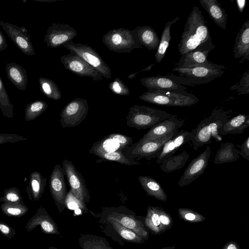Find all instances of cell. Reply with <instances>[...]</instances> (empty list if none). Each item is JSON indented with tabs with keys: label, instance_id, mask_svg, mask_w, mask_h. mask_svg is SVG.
I'll list each match as a JSON object with an SVG mask.
<instances>
[{
	"label": "cell",
	"instance_id": "cell-1",
	"mask_svg": "<svg viewBox=\"0 0 249 249\" xmlns=\"http://www.w3.org/2000/svg\"><path fill=\"white\" fill-rule=\"evenodd\" d=\"M178 46L181 56L195 50L212 51L215 48L207 22L198 7L195 6L188 16Z\"/></svg>",
	"mask_w": 249,
	"mask_h": 249
},
{
	"label": "cell",
	"instance_id": "cell-2",
	"mask_svg": "<svg viewBox=\"0 0 249 249\" xmlns=\"http://www.w3.org/2000/svg\"><path fill=\"white\" fill-rule=\"evenodd\" d=\"M230 118L228 112L215 108L210 116L205 118L195 129L193 137L190 140L194 150L196 151L202 146L212 142L213 139L217 142L222 141V136L218 129Z\"/></svg>",
	"mask_w": 249,
	"mask_h": 249
},
{
	"label": "cell",
	"instance_id": "cell-3",
	"mask_svg": "<svg viewBox=\"0 0 249 249\" xmlns=\"http://www.w3.org/2000/svg\"><path fill=\"white\" fill-rule=\"evenodd\" d=\"M172 71L177 73H167L165 76L183 86H195L210 83L220 77L225 70L204 67L193 68L174 67Z\"/></svg>",
	"mask_w": 249,
	"mask_h": 249
},
{
	"label": "cell",
	"instance_id": "cell-4",
	"mask_svg": "<svg viewBox=\"0 0 249 249\" xmlns=\"http://www.w3.org/2000/svg\"><path fill=\"white\" fill-rule=\"evenodd\" d=\"M172 115L165 111L135 105L129 108L126 125L137 129L150 128Z\"/></svg>",
	"mask_w": 249,
	"mask_h": 249
},
{
	"label": "cell",
	"instance_id": "cell-5",
	"mask_svg": "<svg viewBox=\"0 0 249 249\" xmlns=\"http://www.w3.org/2000/svg\"><path fill=\"white\" fill-rule=\"evenodd\" d=\"M139 98L152 104L167 107H189L199 101L196 95L190 93L183 94L163 90L147 91Z\"/></svg>",
	"mask_w": 249,
	"mask_h": 249
},
{
	"label": "cell",
	"instance_id": "cell-6",
	"mask_svg": "<svg viewBox=\"0 0 249 249\" xmlns=\"http://www.w3.org/2000/svg\"><path fill=\"white\" fill-rule=\"evenodd\" d=\"M178 131L177 130L164 136L145 142H137L127 147L123 153L126 158L137 161L157 158L164 144Z\"/></svg>",
	"mask_w": 249,
	"mask_h": 249
},
{
	"label": "cell",
	"instance_id": "cell-7",
	"mask_svg": "<svg viewBox=\"0 0 249 249\" xmlns=\"http://www.w3.org/2000/svg\"><path fill=\"white\" fill-rule=\"evenodd\" d=\"M102 42L110 51L119 53H130L142 48L134 39L131 30L123 27L108 31L103 36Z\"/></svg>",
	"mask_w": 249,
	"mask_h": 249
},
{
	"label": "cell",
	"instance_id": "cell-8",
	"mask_svg": "<svg viewBox=\"0 0 249 249\" xmlns=\"http://www.w3.org/2000/svg\"><path fill=\"white\" fill-rule=\"evenodd\" d=\"M62 47L81 57L95 69L103 77L111 79V69L97 52L89 45L71 41Z\"/></svg>",
	"mask_w": 249,
	"mask_h": 249
},
{
	"label": "cell",
	"instance_id": "cell-9",
	"mask_svg": "<svg viewBox=\"0 0 249 249\" xmlns=\"http://www.w3.org/2000/svg\"><path fill=\"white\" fill-rule=\"evenodd\" d=\"M86 99L77 98L67 104L60 113V123L63 128L75 127L81 124L89 112Z\"/></svg>",
	"mask_w": 249,
	"mask_h": 249
},
{
	"label": "cell",
	"instance_id": "cell-10",
	"mask_svg": "<svg viewBox=\"0 0 249 249\" xmlns=\"http://www.w3.org/2000/svg\"><path fill=\"white\" fill-rule=\"evenodd\" d=\"M62 167L72 195L84 204L85 202H89L90 195L82 174L70 160H64L62 162Z\"/></svg>",
	"mask_w": 249,
	"mask_h": 249
},
{
	"label": "cell",
	"instance_id": "cell-11",
	"mask_svg": "<svg viewBox=\"0 0 249 249\" xmlns=\"http://www.w3.org/2000/svg\"><path fill=\"white\" fill-rule=\"evenodd\" d=\"M59 59L65 69L80 77H90L95 81L103 79V76L95 69L73 52H70Z\"/></svg>",
	"mask_w": 249,
	"mask_h": 249
},
{
	"label": "cell",
	"instance_id": "cell-12",
	"mask_svg": "<svg viewBox=\"0 0 249 249\" xmlns=\"http://www.w3.org/2000/svg\"><path fill=\"white\" fill-rule=\"evenodd\" d=\"M77 35L76 30L66 23H52L44 37L47 47L56 48L73 40Z\"/></svg>",
	"mask_w": 249,
	"mask_h": 249
},
{
	"label": "cell",
	"instance_id": "cell-13",
	"mask_svg": "<svg viewBox=\"0 0 249 249\" xmlns=\"http://www.w3.org/2000/svg\"><path fill=\"white\" fill-rule=\"evenodd\" d=\"M211 155V149L207 146L205 150L191 160L177 184L179 187L187 186L203 174Z\"/></svg>",
	"mask_w": 249,
	"mask_h": 249
},
{
	"label": "cell",
	"instance_id": "cell-14",
	"mask_svg": "<svg viewBox=\"0 0 249 249\" xmlns=\"http://www.w3.org/2000/svg\"><path fill=\"white\" fill-rule=\"evenodd\" d=\"M0 25L11 40L22 53L28 55L35 54L31 36L25 28L2 21H0Z\"/></svg>",
	"mask_w": 249,
	"mask_h": 249
},
{
	"label": "cell",
	"instance_id": "cell-15",
	"mask_svg": "<svg viewBox=\"0 0 249 249\" xmlns=\"http://www.w3.org/2000/svg\"><path fill=\"white\" fill-rule=\"evenodd\" d=\"M63 168L56 164L50 176L49 188L52 197L59 212L65 207V200L67 195Z\"/></svg>",
	"mask_w": 249,
	"mask_h": 249
},
{
	"label": "cell",
	"instance_id": "cell-16",
	"mask_svg": "<svg viewBox=\"0 0 249 249\" xmlns=\"http://www.w3.org/2000/svg\"><path fill=\"white\" fill-rule=\"evenodd\" d=\"M210 52L209 50H195L182 55L175 65L179 68L204 67L219 70L226 69L224 65L208 60V56Z\"/></svg>",
	"mask_w": 249,
	"mask_h": 249
},
{
	"label": "cell",
	"instance_id": "cell-17",
	"mask_svg": "<svg viewBox=\"0 0 249 249\" xmlns=\"http://www.w3.org/2000/svg\"><path fill=\"white\" fill-rule=\"evenodd\" d=\"M140 81L148 91L163 90L183 94L189 93L184 86L165 76L158 75L145 77L141 79Z\"/></svg>",
	"mask_w": 249,
	"mask_h": 249
},
{
	"label": "cell",
	"instance_id": "cell-18",
	"mask_svg": "<svg viewBox=\"0 0 249 249\" xmlns=\"http://www.w3.org/2000/svg\"><path fill=\"white\" fill-rule=\"evenodd\" d=\"M184 123V120H180L176 115L172 114L169 118L150 128L138 142H145L164 136L178 130Z\"/></svg>",
	"mask_w": 249,
	"mask_h": 249
},
{
	"label": "cell",
	"instance_id": "cell-19",
	"mask_svg": "<svg viewBox=\"0 0 249 249\" xmlns=\"http://www.w3.org/2000/svg\"><path fill=\"white\" fill-rule=\"evenodd\" d=\"M195 129L191 131L181 130L163 145L157 158V163L160 164L164 160L173 156L183 145L193 137Z\"/></svg>",
	"mask_w": 249,
	"mask_h": 249
},
{
	"label": "cell",
	"instance_id": "cell-20",
	"mask_svg": "<svg viewBox=\"0 0 249 249\" xmlns=\"http://www.w3.org/2000/svg\"><path fill=\"white\" fill-rule=\"evenodd\" d=\"M37 226H40L44 233L59 234L57 225L42 206L37 209L36 213L29 220L25 228L27 231L29 232Z\"/></svg>",
	"mask_w": 249,
	"mask_h": 249
},
{
	"label": "cell",
	"instance_id": "cell-21",
	"mask_svg": "<svg viewBox=\"0 0 249 249\" xmlns=\"http://www.w3.org/2000/svg\"><path fill=\"white\" fill-rule=\"evenodd\" d=\"M233 52L235 59L241 58L240 64L249 60V19L243 24L237 34Z\"/></svg>",
	"mask_w": 249,
	"mask_h": 249
},
{
	"label": "cell",
	"instance_id": "cell-22",
	"mask_svg": "<svg viewBox=\"0 0 249 249\" xmlns=\"http://www.w3.org/2000/svg\"><path fill=\"white\" fill-rule=\"evenodd\" d=\"M136 42L149 50H157L160 39L154 29L146 25L140 26L131 30Z\"/></svg>",
	"mask_w": 249,
	"mask_h": 249
},
{
	"label": "cell",
	"instance_id": "cell-23",
	"mask_svg": "<svg viewBox=\"0 0 249 249\" xmlns=\"http://www.w3.org/2000/svg\"><path fill=\"white\" fill-rule=\"evenodd\" d=\"M107 220L116 221L123 226L134 231L144 239L147 240L148 239L149 232L143 224L131 215L112 213L108 215Z\"/></svg>",
	"mask_w": 249,
	"mask_h": 249
},
{
	"label": "cell",
	"instance_id": "cell-24",
	"mask_svg": "<svg viewBox=\"0 0 249 249\" xmlns=\"http://www.w3.org/2000/svg\"><path fill=\"white\" fill-rule=\"evenodd\" d=\"M249 126V115L239 114L230 118L218 129L221 136L243 133Z\"/></svg>",
	"mask_w": 249,
	"mask_h": 249
},
{
	"label": "cell",
	"instance_id": "cell-25",
	"mask_svg": "<svg viewBox=\"0 0 249 249\" xmlns=\"http://www.w3.org/2000/svg\"><path fill=\"white\" fill-rule=\"evenodd\" d=\"M199 3L217 25L226 29L228 15L217 0H200Z\"/></svg>",
	"mask_w": 249,
	"mask_h": 249
},
{
	"label": "cell",
	"instance_id": "cell-26",
	"mask_svg": "<svg viewBox=\"0 0 249 249\" xmlns=\"http://www.w3.org/2000/svg\"><path fill=\"white\" fill-rule=\"evenodd\" d=\"M47 178L39 172H32L29 176V181L25 190L28 199L31 201H39L44 191Z\"/></svg>",
	"mask_w": 249,
	"mask_h": 249
},
{
	"label": "cell",
	"instance_id": "cell-27",
	"mask_svg": "<svg viewBox=\"0 0 249 249\" xmlns=\"http://www.w3.org/2000/svg\"><path fill=\"white\" fill-rule=\"evenodd\" d=\"M5 71L8 79L18 89H26L28 78L24 68L15 62H10L6 64Z\"/></svg>",
	"mask_w": 249,
	"mask_h": 249
},
{
	"label": "cell",
	"instance_id": "cell-28",
	"mask_svg": "<svg viewBox=\"0 0 249 249\" xmlns=\"http://www.w3.org/2000/svg\"><path fill=\"white\" fill-rule=\"evenodd\" d=\"M138 180L147 196L162 202H166L167 195L156 180L147 176H140Z\"/></svg>",
	"mask_w": 249,
	"mask_h": 249
},
{
	"label": "cell",
	"instance_id": "cell-29",
	"mask_svg": "<svg viewBox=\"0 0 249 249\" xmlns=\"http://www.w3.org/2000/svg\"><path fill=\"white\" fill-rule=\"evenodd\" d=\"M240 157L239 150L233 142L221 143L217 151L213 163L220 164L236 161Z\"/></svg>",
	"mask_w": 249,
	"mask_h": 249
},
{
	"label": "cell",
	"instance_id": "cell-30",
	"mask_svg": "<svg viewBox=\"0 0 249 249\" xmlns=\"http://www.w3.org/2000/svg\"><path fill=\"white\" fill-rule=\"evenodd\" d=\"M125 149L115 140L108 135L99 141L94 142L89 150L90 154L94 155L100 153H108L117 151H123Z\"/></svg>",
	"mask_w": 249,
	"mask_h": 249
},
{
	"label": "cell",
	"instance_id": "cell-31",
	"mask_svg": "<svg viewBox=\"0 0 249 249\" xmlns=\"http://www.w3.org/2000/svg\"><path fill=\"white\" fill-rule=\"evenodd\" d=\"M180 18L176 17L172 20L168 21L163 30L160 39L159 46L155 54L156 61L159 63L164 57L166 52L171 39V28L172 25L179 20Z\"/></svg>",
	"mask_w": 249,
	"mask_h": 249
},
{
	"label": "cell",
	"instance_id": "cell-32",
	"mask_svg": "<svg viewBox=\"0 0 249 249\" xmlns=\"http://www.w3.org/2000/svg\"><path fill=\"white\" fill-rule=\"evenodd\" d=\"M189 154L184 151L164 160L160 164V169L166 173L173 172L182 168L189 158Z\"/></svg>",
	"mask_w": 249,
	"mask_h": 249
},
{
	"label": "cell",
	"instance_id": "cell-33",
	"mask_svg": "<svg viewBox=\"0 0 249 249\" xmlns=\"http://www.w3.org/2000/svg\"><path fill=\"white\" fill-rule=\"evenodd\" d=\"M40 91L48 98L58 100L61 98V92L55 83L47 78L39 77Z\"/></svg>",
	"mask_w": 249,
	"mask_h": 249
},
{
	"label": "cell",
	"instance_id": "cell-34",
	"mask_svg": "<svg viewBox=\"0 0 249 249\" xmlns=\"http://www.w3.org/2000/svg\"><path fill=\"white\" fill-rule=\"evenodd\" d=\"M144 224L153 234H161V225L156 206H148L147 207Z\"/></svg>",
	"mask_w": 249,
	"mask_h": 249
},
{
	"label": "cell",
	"instance_id": "cell-35",
	"mask_svg": "<svg viewBox=\"0 0 249 249\" xmlns=\"http://www.w3.org/2000/svg\"><path fill=\"white\" fill-rule=\"evenodd\" d=\"M0 208L2 213L9 217H19L28 212V207L24 203L16 202H3Z\"/></svg>",
	"mask_w": 249,
	"mask_h": 249
},
{
	"label": "cell",
	"instance_id": "cell-36",
	"mask_svg": "<svg viewBox=\"0 0 249 249\" xmlns=\"http://www.w3.org/2000/svg\"><path fill=\"white\" fill-rule=\"evenodd\" d=\"M123 152V151H117L108 153H100L95 155L104 160L115 161L128 166L137 165L141 163L138 161L126 158Z\"/></svg>",
	"mask_w": 249,
	"mask_h": 249
},
{
	"label": "cell",
	"instance_id": "cell-37",
	"mask_svg": "<svg viewBox=\"0 0 249 249\" xmlns=\"http://www.w3.org/2000/svg\"><path fill=\"white\" fill-rule=\"evenodd\" d=\"M112 225L116 231L124 239L130 242L141 244L145 242L144 238L134 231L128 229L116 221L107 220Z\"/></svg>",
	"mask_w": 249,
	"mask_h": 249
},
{
	"label": "cell",
	"instance_id": "cell-38",
	"mask_svg": "<svg viewBox=\"0 0 249 249\" xmlns=\"http://www.w3.org/2000/svg\"><path fill=\"white\" fill-rule=\"evenodd\" d=\"M48 105L42 100H36L27 105L25 109V119L26 121L35 120L42 114L48 108Z\"/></svg>",
	"mask_w": 249,
	"mask_h": 249
},
{
	"label": "cell",
	"instance_id": "cell-39",
	"mask_svg": "<svg viewBox=\"0 0 249 249\" xmlns=\"http://www.w3.org/2000/svg\"><path fill=\"white\" fill-rule=\"evenodd\" d=\"M0 108L6 117L12 118L13 105L11 103L4 84L0 76Z\"/></svg>",
	"mask_w": 249,
	"mask_h": 249
},
{
	"label": "cell",
	"instance_id": "cell-40",
	"mask_svg": "<svg viewBox=\"0 0 249 249\" xmlns=\"http://www.w3.org/2000/svg\"><path fill=\"white\" fill-rule=\"evenodd\" d=\"M178 213L180 219L190 223H199L206 220L203 215L189 208H179Z\"/></svg>",
	"mask_w": 249,
	"mask_h": 249
},
{
	"label": "cell",
	"instance_id": "cell-41",
	"mask_svg": "<svg viewBox=\"0 0 249 249\" xmlns=\"http://www.w3.org/2000/svg\"><path fill=\"white\" fill-rule=\"evenodd\" d=\"M0 201L24 203L19 190L15 187L6 189L4 191L3 195L0 196Z\"/></svg>",
	"mask_w": 249,
	"mask_h": 249
},
{
	"label": "cell",
	"instance_id": "cell-42",
	"mask_svg": "<svg viewBox=\"0 0 249 249\" xmlns=\"http://www.w3.org/2000/svg\"><path fill=\"white\" fill-rule=\"evenodd\" d=\"M230 89L235 90L238 95L249 93V70L244 72L239 82L231 86Z\"/></svg>",
	"mask_w": 249,
	"mask_h": 249
},
{
	"label": "cell",
	"instance_id": "cell-43",
	"mask_svg": "<svg viewBox=\"0 0 249 249\" xmlns=\"http://www.w3.org/2000/svg\"><path fill=\"white\" fill-rule=\"evenodd\" d=\"M108 88L112 92L118 95L127 96L130 93L126 85L119 77H116L110 82Z\"/></svg>",
	"mask_w": 249,
	"mask_h": 249
},
{
	"label": "cell",
	"instance_id": "cell-44",
	"mask_svg": "<svg viewBox=\"0 0 249 249\" xmlns=\"http://www.w3.org/2000/svg\"><path fill=\"white\" fill-rule=\"evenodd\" d=\"M161 225V233L170 230L173 226V220L171 216L161 207H157Z\"/></svg>",
	"mask_w": 249,
	"mask_h": 249
},
{
	"label": "cell",
	"instance_id": "cell-45",
	"mask_svg": "<svg viewBox=\"0 0 249 249\" xmlns=\"http://www.w3.org/2000/svg\"><path fill=\"white\" fill-rule=\"evenodd\" d=\"M27 140H28L27 138L15 134H0V145L3 143Z\"/></svg>",
	"mask_w": 249,
	"mask_h": 249
},
{
	"label": "cell",
	"instance_id": "cell-46",
	"mask_svg": "<svg viewBox=\"0 0 249 249\" xmlns=\"http://www.w3.org/2000/svg\"><path fill=\"white\" fill-rule=\"evenodd\" d=\"M108 136L116 140L124 149L131 145L133 142L132 138L119 133H112Z\"/></svg>",
	"mask_w": 249,
	"mask_h": 249
},
{
	"label": "cell",
	"instance_id": "cell-47",
	"mask_svg": "<svg viewBox=\"0 0 249 249\" xmlns=\"http://www.w3.org/2000/svg\"><path fill=\"white\" fill-rule=\"evenodd\" d=\"M0 232L6 238L12 239L16 234V230L4 222L0 221Z\"/></svg>",
	"mask_w": 249,
	"mask_h": 249
},
{
	"label": "cell",
	"instance_id": "cell-48",
	"mask_svg": "<svg viewBox=\"0 0 249 249\" xmlns=\"http://www.w3.org/2000/svg\"><path fill=\"white\" fill-rule=\"evenodd\" d=\"M237 146L240 148L239 150V155L249 161V136L246 138L241 145L237 144Z\"/></svg>",
	"mask_w": 249,
	"mask_h": 249
},
{
	"label": "cell",
	"instance_id": "cell-49",
	"mask_svg": "<svg viewBox=\"0 0 249 249\" xmlns=\"http://www.w3.org/2000/svg\"><path fill=\"white\" fill-rule=\"evenodd\" d=\"M222 249H241V248L237 242L229 241L224 245Z\"/></svg>",
	"mask_w": 249,
	"mask_h": 249
},
{
	"label": "cell",
	"instance_id": "cell-50",
	"mask_svg": "<svg viewBox=\"0 0 249 249\" xmlns=\"http://www.w3.org/2000/svg\"><path fill=\"white\" fill-rule=\"evenodd\" d=\"M85 249H110L107 248L106 246L100 245L98 243H92L88 244V245H85Z\"/></svg>",
	"mask_w": 249,
	"mask_h": 249
},
{
	"label": "cell",
	"instance_id": "cell-51",
	"mask_svg": "<svg viewBox=\"0 0 249 249\" xmlns=\"http://www.w3.org/2000/svg\"><path fill=\"white\" fill-rule=\"evenodd\" d=\"M8 47V44L6 43V39L3 34L0 30V52L4 51Z\"/></svg>",
	"mask_w": 249,
	"mask_h": 249
},
{
	"label": "cell",
	"instance_id": "cell-52",
	"mask_svg": "<svg viewBox=\"0 0 249 249\" xmlns=\"http://www.w3.org/2000/svg\"><path fill=\"white\" fill-rule=\"evenodd\" d=\"M236 2L240 13H242L246 6V0H237Z\"/></svg>",
	"mask_w": 249,
	"mask_h": 249
},
{
	"label": "cell",
	"instance_id": "cell-53",
	"mask_svg": "<svg viewBox=\"0 0 249 249\" xmlns=\"http://www.w3.org/2000/svg\"><path fill=\"white\" fill-rule=\"evenodd\" d=\"M154 65V64H150L139 72H140L144 71H149L152 69V68Z\"/></svg>",
	"mask_w": 249,
	"mask_h": 249
},
{
	"label": "cell",
	"instance_id": "cell-54",
	"mask_svg": "<svg viewBox=\"0 0 249 249\" xmlns=\"http://www.w3.org/2000/svg\"><path fill=\"white\" fill-rule=\"evenodd\" d=\"M139 73V72L138 71V72H136L130 74L127 76V78L129 79H133L134 78H135V77L136 76L137 74H138Z\"/></svg>",
	"mask_w": 249,
	"mask_h": 249
},
{
	"label": "cell",
	"instance_id": "cell-55",
	"mask_svg": "<svg viewBox=\"0 0 249 249\" xmlns=\"http://www.w3.org/2000/svg\"><path fill=\"white\" fill-rule=\"evenodd\" d=\"M175 246L173 245L172 246L164 247L160 249H175Z\"/></svg>",
	"mask_w": 249,
	"mask_h": 249
},
{
	"label": "cell",
	"instance_id": "cell-56",
	"mask_svg": "<svg viewBox=\"0 0 249 249\" xmlns=\"http://www.w3.org/2000/svg\"><path fill=\"white\" fill-rule=\"evenodd\" d=\"M56 249V248H53V247H50V248H49V249Z\"/></svg>",
	"mask_w": 249,
	"mask_h": 249
}]
</instances>
